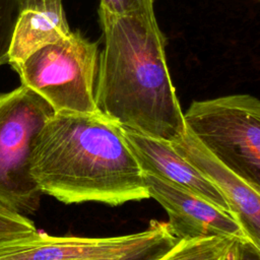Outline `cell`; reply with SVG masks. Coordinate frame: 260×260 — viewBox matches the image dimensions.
<instances>
[{
	"label": "cell",
	"instance_id": "cell-1",
	"mask_svg": "<svg viewBox=\"0 0 260 260\" xmlns=\"http://www.w3.org/2000/svg\"><path fill=\"white\" fill-rule=\"evenodd\" d=\"M105 46L94 87L96 110L121 127L174 143L187 125L154 12L117 15L99 8Z\"/></svg>",
	"mask_w": 260,
	"mask_h": 260
},
{
	"label": "cell",
	"instance_id": "cell-2",
	"mask_svg": "<svg viewBox=\"0 0 260 260\" xmlns=\"http://www.w3.org/2000/svg\"><path fill=\"white\" fill-rule=\"evenodd\" d=\"M30 171L43 194L65 204L150 198L123 128L99 111L54 112L35 140Z\"/></svg>",
	"mask_w": 260,
	"mask_h": 260
},
{
	"label": "cell",
	"instance_id": "cell-3",
	"mask_svg": "<svg viewBox=\"0 0 260 260\" xmlns=\"http://www.w3.org/2000/svg\"><path fill=\"white\" fill-rule=\"evenodd\" d=\"M188 129L228 171L260 192V100L237 93L194 101Z\"/></svg>",
	"mask_w": 260,
	"mask_h": 260
},
{
	"label": "cell",
	"instance_id": "cell-4",
	"mask_svg": "<svg viewBox=\"0 0 260 260\" xmlns=\"http://www.w3.org/2000/svg\"><path fill=\"white\" fill-rule=\"evenodd\" d=\"M54 114L39 93L21 84L0 94V201L24 215L41 205L30 171L35 140Z\"/></svg>",
	"mask_w": 260,
	"mask_h": 260
},
{
	"label": "cell",
	"instance_id": "cell-5",
	"mask_svg": "<svg viewBox=\"0 0 260 260\" xmlns=\"http://www.w3.org/2000/svg\"><path fill=\"white\" fill-rule=\"evenodd\" d=\"M99 45L74 30L30 54L16 69L21 84L44 98L54 112H96L94 87Z\"/></svg>",
	"mask_w": 260,
	"mask_h": 260
},
{
	"label": "cell",
	"instance_id": "cell-6",
	"mask_svg": "<svg viewBox=\"0 0 260 260\" xmlns=\"http://www.w3.org/2000/svg\"><path fill=\"white\" fill-rule=\"evenodd\" d=\"M143 177L149 197L165 208L171 232L178 240L209 237L234 241L246 239L241 226L229 211L156 176L143 173Z\"/></svg>",
	"mask_w": 260,
	"mask_h": 260
},
{
	"label": "cell",
	"instance_id": "cell-7",
	"mask_svg": "<svg viewBox=\"0 0 260 260\" xmlns=\"http://www.w3.org/2000/svg\"><path fill=\"white\" fill-rule=\"evenodd\" d=\"M123 133L142 173L187 189L230 212L228 202L216 184L182 156L171 142L125 128Z\"/></svg>",
	"mask_w": 260,
	"mask_h": 260
},
{
	"label": "cell",
	"instance_id": "cell-8",
	"mask_svg": "<svg viewBox=\"0 0 260 260\" xmlns=\"http://www.w3.org/2000/svg\"><path fill=\"white\" fill-rule=\"evenodd\" d=\"M172 144L182 156L216 184L228 202L230 213L241 226L246 239L260 250V192L220 165L188 127L185 134Z\"/></svg>",
	"mask_w": 260,
	"mask_h": 260
},
{
	"label": "cell",
	"instance_id": "cell-9",
	"mask_svg": "<svg viewBox=\"0 0 260 260\" xmlns=\"http://www.w3.org/2000/svg\"><path fill=\"white\" fill-rule=\"evenodd\" d=\"M68 25L62 0H22L8 52L15 70L37 50L66 39Z\"/></svg>",
	"mask_w": 260,
	"mask_h": 260
},
{
	"label": "cell",
	"instance_id": "cell-10",
	"mask_svg": "<svg viewBox=\"0 0 260 260\" xmlns=\"http://www.w3.org/2000/svg\"><path fill=\"white\" fill-rule=\"evenodd\" d=\"M125 238L126 235L87 238L36 232L0 243V260H77L109 251L119 246Z\"/></svg>",
	"mask_w": 260,
	"mask_h": 260
},
{
	"label": "cell",
	"instance_id": "cell-11",
	"mask_svg": "<svg viewBox=\"0 0 260 260\" xmlns=\"http://www.w3.org/2000/svg\"><path fill=\"white\" fill-rule=\"evenodd\" d=\"M178 241L168 222L151 220L146 230L126 235L119 246L77 260H156Z\"/></svg>",
	"mask_w": 260,
	"mask_h": 260
},
{
	"label": "cell",
	"instance_id": "cell-12",
	"mask_svg": "<svg viewBox=\"0 0 260 260\" xmlns=\"http://www.w3.org/2000/svg\"><path fill=\"white\" fill-rule=\"evenodd\" d=\"M234 242L220 237L179 240L156 260H228Z\"/></svg>",
	"mask_w": 260,
	"mask_h": 260
},
{
	"label": "cell",
	"instance_id": "cell-13",
	"mask_svg": "<svg viewBox=\"0 0 260 260\" xmlns=\"http://www.w3.org/2000/svg\"><path fill=\"white\" fill-rule=\"evenodd\" d=\"M38 232L26 215L0 201V243L23 238Z\"/></svg>",
	"mask_w": 260,
	"mask_h": 260
},
{
	"label": "cell",
	"instance_id": "cell-14",
	"mask_svg": "<svg viewBox=\"0 0 260 260\" xmlns=\"http://www.w3.org/2000/svg\"><path fill=\"white\" fill-rule=\"evenodd\" d=\"M22 0H0V66L8 63V52Z\"/></svg>",
	"mask_w": 260,
	"mask_h": 260
},
{
	"label": "cell",
	"instance_id": "cell-15",
	"mask_svg": "<svg viewBox=\"0 0 260 260\" xmlns=\"http://www.w3.org/2000/svg\"><path fill=\"white\" fill-rule=\"evenodd\" d=\"M154 0H101L100 7L106 11L126 15L153 11Z\"/></svg>",
	"mask_w": 260,
	"mask_h": 260
},
{
	"label": "cell",
	"instance_id": "cell-16",
	"mask_svg": "<svg viewBox=\"0 0 260 260\" xmlns=\"http://www.w3.org/2000/svg\"><path fill=\"white\" fill-rule=\"evenodd\" d=\"M228 260H260V250L247 239L236 240Z\"/></svg>",
	"mask_w": 260,
	"mask_h": 260
},
{
	"label": "cell",
	"instance_id": "cell-17",
	"mask_svg": "<svg viewBox=\"0 0 260 260\" xmlns=\"http://www.w3.org/2000/svg\"><path fill=\"white\" fill-rule=\"evenodd\" d=\"M259 1H260V0H259Z\"/></svg>",
	"mask_w": 260,
	"mask_h": 260
}]
</instances>
